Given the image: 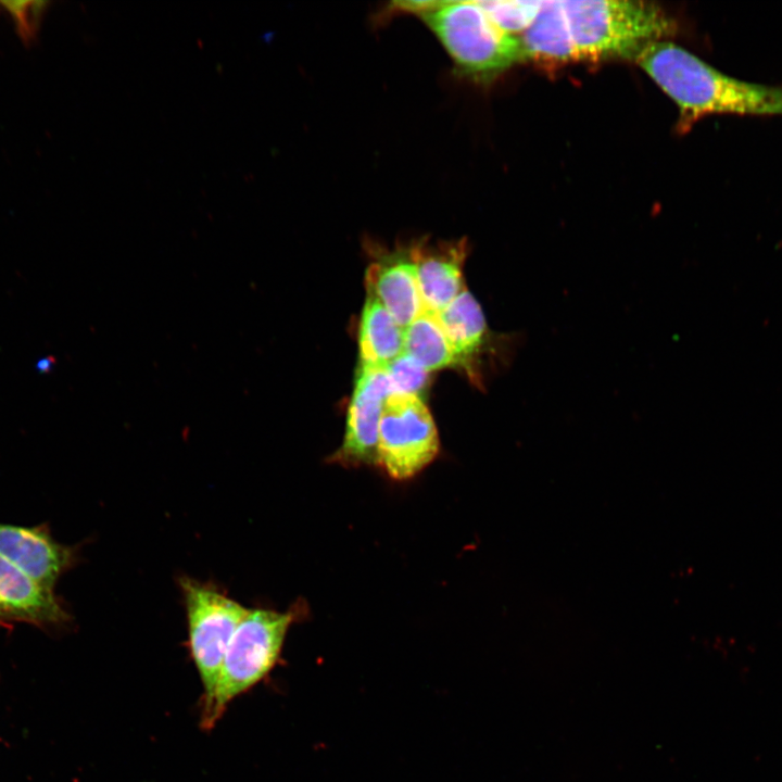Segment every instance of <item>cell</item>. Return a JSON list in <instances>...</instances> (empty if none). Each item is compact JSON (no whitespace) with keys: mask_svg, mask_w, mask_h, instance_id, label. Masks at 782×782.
Returning a JSON list of instances; mask_svg holds the SVG:
<instances>
[{"mask_svg":"<svg viewBox=\"0 0 782 782\" xmlns=\"http://www.w3.org/2000/svg\"><path fill=\"white\" fill-rule=\"evenodd\" d=\"M634 61L678 105L680 130L707 114H782V87L724 75L672 42L651 43Z\"/></svg>","mask_w":782,"mask_h":782,"instance_id":"obj_1","label":"cell"},{"mask_svg":"<svg viewBox=\"0 0 782 782\" xmlns=\"http://www.w3.org/2000/svg\"><path fill=\"white\" fill-rule=\"evenodd\" d=\"M579 60H635L648 45L674 31L657 4L630 0L562 1Z\"/></svg>","mask_w":782,"mask_h":782,"instance_id":"obj_2","label":"cell"},{"mask_svg":"<svg viewBox=\"0 0 782 782\" xmlns=\"http://www.w3.org/2000/svg\"><path fill=\"white\" fill-rule=\"evenodd\" d=\"M419 16L464 76L487 81L526 61L519 37L499 29L478 1H434Z\"/></svg>","mask_w":782,"mask_h":782,"instance_id":"obj_3","label":"cell"},{"mask_svg":"<svg viewBox=\"0 0 782 782\" xmlns=\"http://www.w3.org/2000/svg\"><path fill=\"white\" fill-rule=\"evenodd\" d=\"M299 610L298 605L285 611L249 608L228 645L212 702L202 710L203 728L211 729L235 698L274 669Z\"/></svg>","mask_w":782,"mask_h":782,"instance_id":"obj_4","label":"cell"},{"mask_svg":"<svg viewBox=\"0 0 782 782\" xmlns=\"http://www.w3.org/2000/svg\"><path fill=\"white\" fill-rule=\"evenodd\" d=\"M188 627L189 651L203 686V709L211 704L230 640L249 608L214 583L178 579Z\"/></svg>","mask_w":782,"mask_h":782,"instance_id":"obj_5","label":"cell"},{"mask_svg":"<svg viewBox=\"0 0 782 782\" xmlns=\"http://www.w3.org/2000/svg\"><path fill=\"white\" fill-rule=\"evenodd\" d=\"M439 449L438 430L422 400L390 393L378 430V464L389 477L400 481L413 478L436 458Z\"/></svg>","mask_w":782,"mask_h":782,"instance_id":"obj_6","label":"cell"},{"mask_svg":"<svg viewBox=\"0 0 782 782\" xmlns=\"http://www.w3.org/2000/svg\"><path fill=\"white\" fill-rule=\"evenodd\" d=\"M386 369L360 366L341 446L330 462L355 467L378 464V430L383 403L392 393Z\"/></svg>","mask_w":782,"mask_h":782,"instance_id":"obj_7","label":"cell"},{"mask_svg":"<svg viewBox=\"0 0 782 782\" xmlns=\"http://www.w3.org/2000/svg\"><path fill=\"white\" fill-rule=\"evenodd\" d=\"M0 556L42 586L54 591L78 562V550L58 542L47 524L25 527L0 522Z\"/></svg>","mask_w":782,"mask_h":782,"instance_id":"obj_8","label":"cell"},{"mask_svg":"<svg viewBox=\"0 0 782 782\" xmlns=\"http://www.w3.org/2000/svg\"><path fill=\"white\" fill-rule=\"evenodd\" d=\"M71 619L54 591L0 556V627L27 623L50 629L65 626Z\"/></svg>","mask_w":782,"mask_h":782,"instance_id":"obj_9","label":"cell"},{"mask_svg":"<svg viewBox=\"0 0 782 782\" xmlns=\"http://www.w3.org/2000/svg\"><path fill=\"white\" fill-rule=\"evenodd\" d=\"M366 290L375 295L404 329L425 310L412 250L373 263L366 272Z\"/></svg>","mask_w":782,"mask_h":782,"instance_id":"obj_10","label":"cell"},{"mask_svg":"<svg viewBox=\"0 0 782 782\" xmlns=\"http://www.w3.org/2000/svg\"><path fill=\"white\" fill-rule=\"evenodd\" d=\"M437 317L461 366L479 380L472 360L483 352L496 351L497 342L505 338L491 337L480 304L466 288Z\"/></svg>","mask_w":782,"mask_h":782,"instance_id":"obj_11","label":"cell"},{"mask_svg":"<svg viewBox=\"0 0 782 782\" xmlns=\"http://www.w3.org/2000/svg\"><path fill=\"white\" fill-rule=\"evenodd\" d=\"M412 256L424 310L438 314L465 288V245L461 243L436 251L414 248Z\"/></svg>","mask_w":782,"mask_h":782,"instance_id":"obj_12","label":"cell"},{"mask_svg":"<svg viewBox=\"0 0 782 782\" xmlns=\"http://www.w3.org/2000/svg\"><path fill=\"white\" fill-rule=\"evenodd\" d=\"M519 40L526 61L553 65L580 61L559 0L542 1L533 23Z\"/></svg>","mask_w":782,"mask_h":782,"instance_id":"obj_13","label":"cell"},{"mask_svg":"<svg viewBox=\"0 0 782 782\" xmlns=\"http://www.w3.org/2000/svg\"><path fill=\"white\" fill-rule=\"evenodd\" d=\"M361 365L384 369L404 351V328L367 292L360 325Z\"/></svg>","mask_w":782,"mask_h":782,"instance_id":"obj_14","label":"cell"},{"mask_svg":"<svg viewBox=\"0 0 782 782\" xmlns=\"http://www.w3.org/2000/svg\"><path fill=\"white\" fill-rule=\"evenodd\" d=\"M404 352L427 371L459 364L437 314L426 311L404 329Z\"/></svg>","mask_w":782,"mask_h":782,"instance_id":"obj_15","label":"cell"},{"mask_svg":"<svg viewBox=\"0 0 782 782\" xmlns=\"http://www.w3.org/2000/svg\"><path fill=\"white\" fill-rule=\"evenodd\" d=\"M478 3L499 29L509 36L519 37L533 23L542 1L489 0Z\"/></svg>","mask_w":782,"mask_h":782,"instance_id":"obj_16","label":"cell"},{"mask_svg":"<svg viewBox=\"0 0 782 782\" xmlns=\"http://www.w3.org/2000/svg\"><path fill=\"white\" fill-rule=\"evenodd\" d=\"M393 392L420 398L428 382V373L415 358L404 351L384 368Z\"/></svg>","mask_w":782,"mask_h":782,"instance_id":"obj_17","label":"cell"},{"mask_svg":"<svg viewBox=\"0 0 782 782\" xmlns=\"http://www.w3.org/2000/svg\"><path fill=\"white\" fill-rule=\"evenodd\" d=\"M0 4L12 16L16 25L18 36L24 42L28 43L34 37L28 20L30 1H1Z\"/></svg>","mask_w":782,"mask_h":782,"instance_id":"obj_18","label":"cell"},{"mask_svg":"<svg viewBox=\"0 0 782 782\" xmlns=\"http://www.w3.org/2000/svg\"><path fill=\"white\" fill-rule=\"evenodd\" d=\"M50 4L49 1H30L29 10H28V20L29 25L31 28V31L35 36L36 31L40 27L42 17L45 12L48 9V5Z\"/></svg>","mask_w":782,"mask_h":782,"instance_id":"obj_19","label":"cell"}]
</instances>
